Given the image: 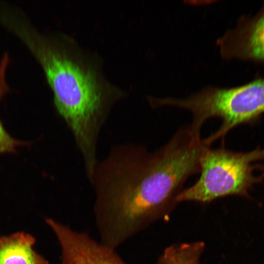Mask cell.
I'll return each instance as SVG.
<instances>
[{
  "instance_id": "obj_9",
  "label": "cell",
  "mask_w": 264,
  "mask_h": 264,
  "mask_svg": "<svg viewBox=\"0 0 264 264\" xmlns=\"http://www.w3.org/2000/svg\"><path fill=\"white\" fill-rule=\"evenodd\" d=\"M9 61V55L7 53H5L0 60V100L9 90L5 80V72ZM28 144L27 142L17 140L11 136L0 120V154L15 153L17 148Z\"/></svg>"
},
{
  "instance_id": "obj_1",
  "label": "cell",
  "mask_w": 264,
  "mask_h": 264,
  "mask_svg": "<svg viewBox=\"0 0 264 264\" xmlns=\"http://www.w3.org/2000/svg\"><path fill=\"white\" fill-rule=\"evenodd\" d=\"M200 133L184 127L153 153L120 145L97 161L88 179L104 244L114 249L173 210L186 180L200 172V156L208 146Z\"/></svg>"
},
{
  "instance_id": "obj_5",
  "label": "cell",
  "mask_w": 264,
  "mask_h": 264,
  "mask_svg": "<svg viewBox=\"0 0 264 264\" xmlns=\"http://www.w3.org/2000/svg\"><path fill=\"white\" fill-rule=\"evenodd\" d=\"M217 44L223 58L264 64V4L254 16H242Z\"/></svg>"
},
{
  "instance_id": "obj_8",
  "label": "cell",
  "mask_w": 264,
  "mask_h": 264,
  "mask_svg": "<svg viewBox=\"0 0 264 264\" xmlns=\"http://www.w3.org/2000/svg\"><path fill=\"white\" fill-rule=\"evenodd\" d=\"M204 247L203 242L171 245L165 249L157 264H199Z\"/></svg>"
},
{
  "instance_id": "obj_3",
  "label": "cell",
  "mask_w": 264,
  "mask_h": 264,
  "mask_svg": "<svg viewBox=\"0 0 264 264\" xmlns=\"http://www.w3.org/2000/svg\"><path fill=\"white\" fill-rule=\"evenodd\" d=\"M262 159L264 149L237 153L223 147H206L199 160V178L180 193L177 203L195 201L206 203L228 196H248L250 187L262 180V177L254 175L256 168L252 163Z\"/></svg>"
},
{
  "instance_id": "obj_6",
  "label": "cell",
  "mask_w": 264,
  "mask_h": 264,
  "mask_svg": "<svg viewBox=\"0 0 264 264\" xmlns=\"http://www.w3.org/2000/svg\"><path fill=\"white\" fill-rule=\"evenodd\" d=\"M46 222L61 246V264H126L114 249L98 243L87 234L74 231L51 219Z\"/></svg>"
},
{
  "instance_id": "obj_7",
  "label": "cell",
  "mask_w": 264,
  "mask_h": 264,
  "mask_svg": "<svg viewBox=\"0 0 264 264\" xmlns=\"http://www.w3.org/2000/svg\"><path fill=\"white\" fill-rule=\"evenodd\" d=\"M35 239L24 232L0 238V264H49L33 248Z\"/></svg>"
},
{
  "instance_id": "obj_2",
  "label": "cell",
  "mask_w": 264,
  "mask_h": 264,
  "mask_svg": "<svg viewBox=\"0 0 264 264\" xmlns=\"http://www.w3.org/2000/svg\"><path fill=\"white\" fill-rule=\"evenodd\" d=\"M2 25L20 38L40 64L55 108L70 130L85 167L92 168L97 161L100 131L125 91L106 77L101 58L70 35L39 32L20 11L8 13Z\"/></svg>"
},
{
  "instance_id": "obj_4",
  "label": "cell",
  "mask_w": 264,
  "mask_h": 264,
  "mask_svg": "<svg viewBox=\"0 0 264 264\" xmlns=\"http://www.w3.org/2000/svg\"><path fill=\"white\" fill-rule=\"evenodd\" d=\"M189 108L200 124L210 118L221 119L220 127L209 136L214 142L233 128L264 112V78L230 88L206 87L191 96Z\"/></svg>"
}]
</instances>
